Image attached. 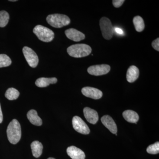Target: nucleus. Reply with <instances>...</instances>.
<instances>
[{"label":"nucleus","instance_id":"1a4fd4ad","mask_svg":"<svg viewBox=\"0 0 159 159\" xmlns=\"http://www.w3.org/2000/svg\"><path fill=\"white\" fill-rule=\"evenodd\" d=\"M82 94L85 97L94 99H100L102 96V93L98 89L91 87H85L81 90Z\"/></svg>","mask_w":159,"mask_h":159},{"label":"nucleus","instance_id":"f8f14e48","mask_svg":"<svg viewBox=\"0 0 159 159\" xmlns=\"http://www.w3.org/2000/svg\"><path fill=\"white\" fill-rule=\"evenodd\" d=\"M101 121L103 125L106 128L110 131L113 134H116L117 132L116 124L111 117L108 115L103 116L101 119Z\"/></svg>","mask_w":159,"mask_h":159},{"label":"nucleus","instance_id":"0eeeda50","mask_svg":"<svg viewBox=\"0 0 159 159\" xmlns=\"http://www.w3.org/2000/svg\"><path fill=\"white\" fill-rule=\"evenodd\" d=\"M73 127L77 132L83 134H88L90 130L85 122L80 117L75 116L72 120Z\"/></svg>","mask_w":159,"mask_h":159},{"label":"nucleus","instance_id":"4468645a","mask_svg":"<svg viewBox=\"0 0 159 159\" xmlns=\"http://www.w3.org/2000/svg\"><path fill=\"white\" fill-rule=\"evenodd\" d=\"M139 76V70L138 67L131 66L129 68L126 73V79L129 83L134 82Z\"/></svg>","mask_w":159,"mask_h":159},{"label":"nucleus","instance_id":"6e6552de","mask_svg":"<svg viewBox=\"0 0 159 159\" xmlns=\"http://www.w3.org/2000/svg\"><path fill=\"white\" fill-rule=\"evenodd\" d=\"M111 67L108 65L102 64L92 66L88 69V72L91 75L98 76L108 74Z\"/></svg>","mask_w":159,"mask_h":159},{"label":"nucleus","instance_id":"5701e85b","mask_svg":"<svg viewBox=\"0 0 159 159\" xmlns=\"http://www.w3.org/2000/svg\"><path fill=\"white\" fill-rule=\"evenodd\" d=\"M147 152L151 154H156L159 152V142H156L154 144L149 145L146 149Z\"/></svg>","mask_w":159,"mask_h":159},{"label":"nucleus","instance_id":"cd10ccee","mask_svg":"<svg viewBox=\"0 0 159 159\" xmlns=\"http://www.w3.org/2000/svg\"><path fill=\"white\" fill-rule=\"evenodd\" d=\"M10 2H16V0H11V1H9Z\"/></svg>","mask_w":159,"mask_h":159},{"label":"nucleus","instance_id":"f257e3e1","mask_svg":"<svg viewBox=\"0 0 159 159\" xmlns=\"http://www.w3.org/2000/svg\"><path fill=\"white\" fill-rule=\"evenodd\" d=\"M7 134L9 142L12 144H16L20 140L21 129L19 122L14 119L9 123L7 129Z\"/></svg>","mask_w":159,"mask_h":159},{"label":"nucleus","instance_id":"dca6fc26","mask_svg":"<svg viewBox=\"0 0 159 159\" xmlns=\"http://www.w3.org/2000/svg\"><path fill=\"white\" fill-rule=\"evenodd\" d=\"M57 81V79L55 77H52V78L41 77L36 80L35 85L38 87H46L50 84L56 83Z\"/></svg>","mask_w":159,"mask_h":159},{"label":"nucleus","instance_id":"2eb2a0df","mask_svg":"<svg viewBox=\"0 0 159 159\" xmlns=\"http://www.w3.org/2000/svg\"><path fill=\"white\" fill-rule=\"evenodd\" d=\"M27 118L33 125L40 126L42 124V120L38 115L37 112L34 110H31L28 112Z\"/></svg>","mask_w":159,"mask_h":159},{"label":"nucleus","instance_id":"7ed1b4c3","mask_svg":"<svg viewBox=\"0 0 159 159\" xmlns=\"http://www.w3.org/2000/svg\"><path fill=\"white\" fill-rule=\"evenodd\" d=\"M47 21L50 25L55 28H62L70 23V20L68 16L60 14L49 15L47 17Z\"/></svg>","mask_w":159,"mask_h":159},{"label":"nucleus","instance_id":"ddd939ff","mask_svg":"<svg viewBox=\"0 0 159 159\" xmlns=\"http://www.w3.org/2000/svg\"><path fill=\"white\" fill-rule=\"evenodd\" d=\"M67 153L72 159H85L84 152L74 146L69 147L67 149Z\"/></svg>","mask_w":159,"mask_h":159},{"label":"nucleus","instance_id":"39448f33","mask_svg":"<svg viewBox=\"0 0 159 159\" xmlns=\"http://www.w3.org/2000/svg\"><path fill=\"white\" fill-rule=\"evenodd\" d=\"M99 26L103 37L107 40L111 39L113 36L114 28L110 20L107 17H102L99 21Z\"/></svg>","mask_w":159,"mask_h":159},{"label":"nucleus","instance_id":"aec40b11","mask_svg":"<svg viewBox=\"0 0 159 159\" xmlns=\"http://www.w3.org/2000/svg\"><path fill=\"white\" fill-rule=\"evenodd\" d=\"M20 96V93L16 89L10 88L7 89L5 93V97L7 99L10 100H15Z\"/></svg>","mask_w":159,"mask_h":159},{"label":"nucleus","instance_id":"bb28decb","mask_svg":"<svg viewBox=\"0 0 159 159\" xmlns=\"http://www.w3.org/2000/svg\"><path fill=\"white\" fill-rule=\"evenodd\" d=\"M3 121V114L1 109V104H0V123H2Z\"/></svg>","mask_w":159,"mask_h":159},{"label":"nucleus","instance_id":"6ab92c4d","mask_svg":"<svg viewBox=\"0 0 159 159\" xmlns=\"http://www.w3.org/2000/svg\"><path fill=\"white\" fill-rule=\"evenodd\" d=\"M133 23L136 30L138 32H142L145 29L144 20L140 16H136L134 18Z\"/></svg>","mask_w":159,"mask_h":159},{"label":"nucleus","instance_id":"f3484780","mask_svg":"<svg viewBox=\"0 0 159 159\" xmlns=\"http://www.w3.org/2000/svg\"><path fill=\"white\" fill-rule=\"evenodd\" d=\"M123 116L126 121L130 123H137L139 120V116L134 111L126 110L122 114Z\"/></svg>","mask_w":159,"mask_h":159},{"label":"nucleus","instance_id":"f03ea898","mask_svg":"<svg viewBox=\"0 0 159 159\" xmlns=\"http://www.w3.org/2000/svg\"><path fill=\"white\" fill-rule=\"evenodd\" d=\"M67 51L71 57L80 58L89 55L92 48L89 46L85 44H76L69 47Z\"/></svg>","mask_w":159,"mask_h":159},{"label":"nucleus","instance_id":"a878e982","mask_svg":"<svg viewBox=\"0 0 159 159\" xmlns=\"http://www.w3.org/2000/svg\"><path fill=\"white\" fill-rule=\"evenodd\" d=\"M114 31H116L117 34H123V31H122V29L119 28H114Z\"/></svg>","mask_w":159,"mask_h":159},{"label":"nucleus","instance_id":"c85d7f7f","mask_svg":"<svg viewBox=\"0 0 159 159\" xmlns=\"http://www.w3.org/2000/svg\"><path fill=\"white\" fill-rule=\"evenodd\" d=\"M48 159H55L54 158L50 157V158H48Z\"/></svg>","mask_w":159,"mask_h":159},{"label":"nucleus","instance_id":"423d86ee","mask_svg":"<svg viewBox=\"0 0 159 159\" xmlns=\"http://www.w3.org/2000/svg\"><path fill=\"white\" fill-rule=\"evenodd\" d=\"M23 53L29 66L32 68H35L39 63V57L37 54L31 48L25 47L23 49Z\"/></svg>","mask_w":159,"mask_h":159},{"label":"nucleus","instance_id":"393cba45","mask_svg":"<svg viewBox=\"0 0 159 159\" xmlns=\"http://www.w3.org/2000/svg\"><path fill=\"white\" fill-rule=\"evenodd\" d=\"M152 48L156 51H159V38L154 40L152 43Z\"/></svg>","mask_w":159,"mask_h":159},{"label":"nucleus","instance_id":"a211bd4d","mask_svg":"<svg viewBox=\"0 0 159 159\" xmlns=\"http://www.w3.org/2000/svg\"><path fill=\"white\" fill-rule=\"evenodd\" d=\"M31 147L33 156L36 158L39 157L43 152V146L42 143L39 141L32 142Z\"/></svg>","mask_w":159,"mask_h":159},{"label":"nucleus","instance_id":"9b49d317","mask_svg":"<svg viewBox=\"0 0 159 159\" xmlns=\"http://www.w3.org/2000/svg\"><path fill=\"white\" fill-rule=\"evenodd\" d=\"M83 112L84 117L88 122L93 124L97 123L99 119L97 111L89 107H86L84 109Z\"/></svg>","mask_w":159,"mask_h":159},{"label":"nucleus","instance_id":"9d476101","mask_svg":"<svg viewBox=\"0 0 159 159\" xmlns=\"http://www.w3.org/2000/svg\"><path fill=\"white\" fill-rule=\"evenodd\" d=\"M65 32L66 37L74 41L79 42L85 39V35L83 33L75 29H68Z\"/></svg>","mask_w":159,"mask_h":159},{"label":"nucleus","instance_id":"412c9836","mask_svg":"<svg viewBox=\"0 0 159 159\" xmlns=\"http://www.w3.org/2000/svg\"><path fill=\"white\" fill-rule=\"evenodd\" d=\"M9 15L7 11H0V27L4 28L6 27L9 22Z\"/></svg>","mask_w":159,"mask_h":159},{"label":"nucleus","instance_id":"4be33fe9","mask_svg":"<svg viewBox=\"0 0 159 159\" xmlns=\"http://www.w3.org/2000/svg\"><path fill=\"white\" fill-rule=\"evenodd\" d=\"M11 63V60L8 55L5 54H0V68L9 66Z\"/></svg>","mask_w":159,"mask_h":159},{"label":"nucleus","instance_id":"20e7f679","mask_svg":"<svg viewBox=\"0 0 159 159\" xmlns=\"http://www.w3.org/2000/svg\"><path fill=\"white\" fill-rule=\"evenodd\" d=\"M33 31L39 39L44 42L52 41L54 38V33L52 30L41 25L35 26Z\"/></svg>","mask_w":159,"mask_h":159},{"label":"nucleus","instance_id":"b1692460","mask_svg":"<svg viewBox=\"0 0 159 159\" xmlns=\"http://www.w3.org/2000/svg\"><path fill=\"white\" fill-rule=\"evenodd\" d=\"M124 2H125L124 0H113L112 1V4L114 7L116 8H119L122 6Z\"/></svg>","mask_w":159,"mask_h":159}]
</instances>
